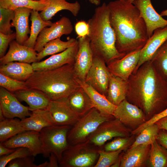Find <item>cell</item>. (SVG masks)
<instances>
[{
	"label": "cell",
	"mask_w": 167,
	"mask_h": 167,
	"mask_svg": "<svg viewBox=\"0 0 167 167\" xmlns=\"http://www.w3.org/2000/svg\"><path fill=\"white\" fill-rule=\"evenodd\" d=\"M25 131L40 132L43 128L55 125L49 111L46 108L32 111L28 117L21 120Z\"/></svg>",
	"instance_id": "obj_23"
},
{
	"label": "cell",
	"mask_w": 167,
	"mask_h": 167,
	"mask_svg": "<svg viewBox=\"0 0 167 167\" xmlns=\"http://www.w3.org/2000/svg\"><path fill=\"white\" fill-rule=\"evenodd\" d=\"M157 142L167 149V131L160 129L156 138Z\"/></svg>",
	"instance_id": "obj_46"
},
{
	"label": "cell",
	"mask_w": 167,
	"mask_h": 167,
	"mask_svg": "<svg viewBox=\"0 0 167 167\" xmlns=\"http://www.w3.org/2000/svg\"><path fill=\"white\" fill-rule=\"evenodd\" d=\"M135 136L132 135L129 137H116L105 145L104 150L107 152L126 150L133 143L135 139Z\"/></svg>",
	"instance_id": "obj_38"
},
{
	"label": "cell",
	"mask_w": 167,
	"mask_h": 167,
	"mask_svg": "<svg viewBox=\"0 0 167 167\" xmlns=\"http://www.w3.org/2000/svg\"><path fill=\"white\" fill-rule=\"evenodd\" d=\"M14 16V10L0 7V32L5 34L13 33L10 21Z\"/></svg>",
	"instance_id": "obj_40"
},
{
	"label": "cell",
	"mask_w": 167,
	"mask_h": 167,
	"mask_svg": "<svg viewBox=\"0 0 167 167\" xmlns=\"http://www.w3.org/2000/svg\"><path fill=\"white\" fill-rule=\"evenodd\" d=\"M111 75L105 61L99 57L94 56L92 65L84 81L106 96Z\"/></svg>",
	"instance_id": "obj_9"
},
{
	"label": "cell",
	"mask_w": 167,
	"mask_h": 167,
	"mask_svg": "<svg viewBox=\"0 0 167 167\" xmlns=\"http://www.w3.org/2000/svg\"><path fill=\"white\" fill-rule=\"evenodd\" d=\"M79 42L64 51L52 55L47 59L32 63L34 71L51 70L66 64H74L79 49Z\"/></svg>",
	"instance_id": "obj_17"
},
{
	"label": "cell",
	"mask_w": 167,
	"mask_h": 167,
	"mask_svg": "<svg viewBox=\"0 0 167 167\" xmlns=\"http://www.w3.org/2000/svg\"><path fill=\"white\" fill-rule=\"evenodd\" d=\"M15 32L5 34L0 32V58L6 54V50L10 44L16 39Z\"/></svg>",
	"instance_id": "obj_44"
},
{
	"label": "cell",
	"mask_w": 167,
	"mask_h": 167,
	"mask_svg": "<svg viewBox=\"0 0 167 167\" xmlns=\"http://www.w3.org/2000/svg\"><path fill=\"white\" fill-rule=\"evenodd\" d=\"M0 86L11 92L25 90L28 88L25 82L19 81L0 73Z\"/></svg>",
	"instance_id": "obj_39"
},
{
	"label": "cell",
	"mask_w": 167,
	"mask_h": 167,
	"mask_svg": "<svg viewBox=\"0 0 167 167\" xmlns=\"http://www.w3.org/2000/svg\"><path fill=\"white\" fill-rule=\"evenodd\" d=\"M49 3V0H0V7L13 10L19 7H26L41 11L48 7Z\"/></svg>",
	"instance_id": "obj_32"
},
{
	"label": "cell",
	"mask_w": 167,
	"mask_h": 167,
	"mask_svg": "<svg viewBox=\"0 0 167 167\" xmlns=\"http://www.w3.org/2000/svg\"><path fill=\"white\" fill-rule=\"evenodd\" d=\"M147 166L167 167V149L156 139L151 144Z\"/></svg>",
	"instance_id": "obj_33"
},
{
	"label": "cell",
	"mask_w": 167,
	"mask_h": 167,
	"mask_svg": "<svg viewBox=\"0 0 167 167\" xmlns=\"http://www.w3.org/2000/svg\"><path fill=\"white\" fill-rule=\"evenodd\" d=\"M92 4L96 6H98L100 4L101 0H89Z\"/></svg>",
	"instance_id": "obj_50"
},
{
	"label": "cell",
	"mask_w": 167,
	"mask_h": 167,
	"mask_svg": "<svg viewBox=\"0 0 167 167\" xmlns=\"http://www.w3.org/2000/svg\"><path fill=\"white\" fill-rule=\"evenodd\" d=\"M127 89V81L111 74L106 97L117 106L126 99Z\"/></svg>",
	"instance_id": "obj_27"
},
{
	"label": "cell",
	"mask_w": 167,
	"mask_h": 167,
	"mask_svg": "<svg viewBox=\"0 0 167 167\" xmlns=\"http://www.w3.org/2000/svg\"><path fill=\"white\" fill-rule=\"evenodd\" d=\"M160 129L156 123L147 127L137 135V136L129 148L142 144H151L156 139Z\"/></svg>",
	"instance_id": "obj_36"
},
{
	"label": "cell",
	"mask_w": 167,
	"mask_h": 167,
	"mask_svg": "<svg viewBox=\"0 0 167 167\" xmlns=\"http://www.w3.org/2000/svg\"><path fill=\"white\" fill-rule=\"evenodd\" d=\"M77 80L88 96L94 108L103 114L113 115L116 106L110 102L106 96L98 92L84 81L77 78Z\"/></svg>",
	"instance_id": "obj_24"
},
{
	"label": "cell",
	"mask_w": 167,
	"mask_h": 167,
	"mask_svg": "<svg viewBox=\"0 0 167 167\" xmlns=\"http://www.w3.org/2000/svg\"><path fill=\"white\" fill-rule=\"evenodd\" d=\"M123 151L107 152L101 148L98 150L99 156L93 167H109L118 160Z\"/></svg>",
	"instance_id": "obj_37"
},
{
	"label": "cell",
	"mask_w": 167,
	"mask_h": 167,
	"mask_svg": "<svg viewBox=\"0 0 167 167\" xmlns=\"http://www.w3.org/2000/svg\"><path fill=\"white\" fill-rule=\"evenodd\" d=\"M160 129H163L167 131V116L162 118L156 123Z\"/></svg>",
	"instance_id": "obj_49"
},
{
	"label": "cell",
	"mask_w": 167,
	"mask_h": 167,
	"mask_svg": "<svg viewBox=\"0 0 167 167\" xmlns=\"http://www.w3.org/2000/svg\"><path fill=\"white\" fill-rule=\"evenodd\" d=\"M151 144H142L129 148L121 154L120 167L147 166Z\"/></svg>",
	"instance_id": "obj_20"
},
{
	"label": "cell",
	"mask_w": 167,
	"mask_h": 167,
	"mask_svg": "<svg viewBox=\"0 0 167 167\" xmlns=\"http://www.w3.org/2000/svg\"><path fill=\"white\" fill-rule=\"evenodd\" d=\"M78 41L79 49L73 65L74 70L77 78L85 81L92 65L94 56L88 36L79 38Z\"/></svg>",
	"instance_id": "obj_12"
},
{
	"label": "cell",
	"mask_w": 167,
	"mask_h": 167,
	"mask_svg": "<svg viewBox=\"0 0 167 167\" xmlns=\"http://www.w3.org/2000/svg\"><path fill=\"white\" fill-rule=\"evenodd\" d=\"M67 100L72 109L80 117L94 108L88 96L81 87L72 93Z\"/></svg>",
	"instance_id": "obj_28"
},
{
	"label": "cell",
	"mask_w": 167,
	"mask_h": 167,
	"mask_svg": "<svg viewBox=\"0 0 167 167\" xmlns=\"http://www.w3.org/2000/svg\"><path fill=\"white\" fill-rule=\"evenodd\" d=\"M75 28L77 37H83L88 36L89 33V26L88 22L83 20L77 22L75 24Z\"/></svg>",
	"instance_id": "obj_45"
},
{
	"label": "cell",
	"mask_w": 167,
	"mask_h": 167,
	"mask_svg": "<svg viewBox=\"0 0 167 167\" xmlns=\"http://www.w3.org/2000/svg\"><path fill=\"white\" fill-rule=\"evenodd\" d=\"M49 158V161L48 162L47 167H59L58 159L54 153H51Z\"/></svg>",
	"instance_id": "obj_47"
},
{
	"label": "cell",
	"mask_w": 167,
	"mask_h": 167,
	"mask_svg": "<svg viewBox=\"0 0 167 167\" xmlns=\"http://www.w3.org/2000/svg\"><path fill=\"white\" fill-rule=\"evenodd\" d=\"M166 81H167V80H166Z\"/></svg>",
	"instance_id": "obj_54"
},
{
	"label": "cell",
	"mask_w": 167,
	"mask_h": 167,
	"mask_svg": "<svg viewBox=\"0 0 167 167\" xmlns=\"http://www.w3.org/2000/svg\"><path fill=\"white\" fill-rule=\"evenodd\" d=\"M67 98L50 101L46 108L55 125L72 126L80 118L72 109Z\"/></svg>",
	"instance_id": "obj_15"
},
{
	"label": "cell",
	"mask_w": 167,
	"mask_h": 167,
	"mask_svg": "<svg viewBox=\"0 0 167 167\" xmlns=\"http://www.w3.org/2000/svg\"><path fill=\"white\" fill-rule=\"evenodd\" d=\"M73 28L69 19L63 16L60 19L52 23L49 27L44 28L39 34L34 49L38 53L40 52L45 45L49 41L60 38L64 35L71 34Z\"/></svg>",
	"instance_id": "obj_11"
},
{
	"label": "cell",
	"mask_w": 167,
	"mask_h": 167,
	"mask_svg": "<svg viewBox=\"0 0 167 167\" xmlns=\"http://www.w3.org/2000/svg\"><path fill=\"white\" fill-rule=\"evenodd\" d=\"M113 116L132 131L147 121L143 111L126 99L116 106Z\"/></svg>",
	"instance_id": "obj_10"
},
{
	"label": "cell",
	"mask_w": 167,
	"mask_h": 167,
	"mask_svg": "<svg viewBox=\"0 0 167 167\" xmlns=\"http://www.w3.org/2000/svg\"></svg>",
	"instance_id": "obj_55"
},
{
	"label": "cell",
	"mask_w": 167,
	"mask_h": 167,
	"mask_svg": "<svg viewBox=\"0 0 167 167\" xmlns=\"http://www.w3.org/2000/svg\"><path fill=\"white\" fill-rule=\"evenodd\" d=\"M132 3L138 10L140 16L145 22L149 38L155 30L167 26V20L156 12L151 0H133Z\"/></svg>",
	"instance_id": "obj_13"
},
{
	"label": "cell",
	"mask_w": 167,
	"mask_h": 167,
	"mask_svg": "<svg viewBox=\"0 0 167 167\" xmlns=\"http://www.w3.org/2000/svg\"><path fill=\"white\" fill-rule=\"evenodd\" d=\"M16 148H11L0 143V156L9 154L15 151Z\"/></svg>",
	"instance_id": "obj_48"
},
{
	"label": "cell",
	"mask_w": 167,
	"mask_h": 167,
	"mask_svg": "<svg viewBox=\"0 0 167 167\" xmlns=\"http://www.w3.org/2000/svg\"><path fill=\"white\" fill-rule=\"evenodd\" d=\"M32 10L26 7H19L15 10V16L11 24L16 30L15 41L24 45L29 37L30 30L29 25V17Z\"/></svg>",
	"instance_id": "obj_22"
},
{
	"label": "cell",
	"mask_w": 167,
	"mask_h": 167,
	"mask_svg": "<svg viewBox=\"0 0 167 167\" xmlns=\"http://www.w3.org/2000/svg\"><path fill=\"white\" fill-rule=\"evenodd\" d=\"M24 131L21 120L17 118H6L0 122V143Z\"/></svg>",
	"instance_id": "obj_34"
},
{
	"label": "cell",
	"mask_w": 167,
	"mask_h": 167,
	"mask_svg": "<svg viewBox=\"0 0 167 167\" xmlns=\"http://www.w3.org/2000/svg\"><path fill=\"white\" fill-rule=\"evenodd\" d=\"M78 41V40L74 38H70L66 41L61 40L60 38L51 40L47 43L42 49L37 54V61H40L47 56L62 52L74 45Z\"/></svg>",
	"instance_id": "obj_30"
},
{
	"label": "cell",
	"mask_w": 167,
	"mask_h": 167,
	"mask_svg": "<svg viewBox=\"0 0 167 167\" xmlns=\"http://www.w3.org/2000/svg\"><path fill=\"white\" fill-rule=\"evenodd\" d=\"M34 0L36 1H41L44 0Z\"/></svg>",
	"instance_id": "obj_53"
},
{
	"label": "cell",
	"mask_w": 167,
	"mask_h": 167,
	"mask_svg": "<svg viewBox=\"0 0 167 167\" xmlns=\"http://www.w3.org/2000/svg\"><path fill=\"white\" fill-rule=\"evenodd\" d=\"M141 49L127 54L122 58L107 64L110 73L128 81L137 65Z\"/></svg>",
	"instance_id": "obj_18"
},
{
	"label": "cell",
	"mask_w": 167,
	"mask_h": 167,
	"mask_svg": "<svg viewBox=\"0 0 167 167\" xmlns=\"http://www.w3.org/2000/svg\"><path fill=\"white\" fill-rule=\"evenodd\" d=\"M157 71L167 79V39L158 48L150 60Z\"/></svg>",
	"instance_id": "obj_35"
},
{
	"label": "cell",
	"mask_w": 167,
	"mask_h": 167,
	"mask_svg": "<svg viewBox=\"0 0 167 167\" xmlns=\"http://www.w3.org/2000/svg\"><path fill=\"white\" fill-rule=\"evenodd\" d=\"M96 146L88 141L69 145L63 152L59 166L61 167H94L98 158V150Z\"/></svg>",
	"instance_id": "obj_5"
},
{
	"label": "cell",
	"mask_w": 167,
	"mask_h": 167,
	"mask_svg": "<svg viewBox=\"0 0 167 167\" xmlns=\"http://www.w3.org/2000/svg\"><path fill=\"white\" fill-rule=\"evenodd\" d=\"M30 20L31 26L30 36L24 45L34 48L37 38L41 31L45 28L50 26L52 23L50 20L45 21L41 17L38 11L32 10Z\"/></svg>",
	"instance_id": "obj_31"
},
{
	"label": "cell",
	"mask_w": 167,
	"mask_h": 167,
	"mask_svg": "<svg viewBox=\"0 0 167 167\" xmlns=\"http://www.w3.org/2000/svg\"><path fill=\"white\" fill-rule=\"evenodd\" d=\"M132 131L118 119L114 118L102 123L87 141L101 147L106 141L113 138L131 136Z\"/></svg>",
	"instance_id": "obj_8"
},
{
	"label": "cell",
	"mask_w": 167,
	"mask_h": 167,
	"mask_svg": "<svg viewBox=\"0 0 167 167\" xmlns=\"http://www.w3.org/2000/svg\"><path fill=\"white\" fill-rule=\"evenodd\" d=\"M48 7L40 13L41 18L45 21L50 20L58 12L62 10L70 11L74 16L78 15L80 5L77 1L70 3L66 0H49Z\"/></svg>",
	"instance_id": "obj_29"
},
{
	"label": "cell",
	"mask_w": 167,
	"mask_h": 167,
	"mask_svg": "<svg viewBox=\"0 0 167 167\" xmlns=\"http://www.w3.org/2000/svg\"><path fill=\"white\" fill-rule=\"evenodd\" d=\"M109 11L105 2L96 8L88 21V36L93 56L103 59L106 64L126 55L120 53L116 47V36L109 20Z\"/></svg>",
	"instance_id": "obj_4"
},
{
	"label": "cell",
	"mask_w": 167,
	"mask_h": 167,
	"mask_svg": "<svg viewBox=\"0 0 167 167\" xmlns=\"http://www.w3.org/2000/svg\"><path fill=\"white\" fill-rule=\"evenodd\" d=\"M167 116V108L161 112L153 116L135 129L132 131L131 135H138L143 130L147 127L155 123L160 119Z\"/></svg>",
	"instance_id": "obj_43"
},
{
	"label": "cell",
	"mask_w": 167,
	"mask_h": 167,
	"mask_svg": "<svg viewBox=\"0 0 167 167\" xmlns=\"http://www.w3.org/2000/svg\"><path fill=\"white\" fill-rule=\"evenodd\" d=\"M114 118L113 115L103 114L93 108L71 126L67 134L69 144L86 141L102 123Z\"/></svg>",
	"instance_id": "obj_6"
},
{
	"label": "cell",
	"mask_w": 167,
	"mask_h": 167,
	"mask_svg": "<svg viewBox=\"0 0 167 167\" xmlns=\"http://www.w3.org/2000/svg\"><path fill=\"white\" fill-rule=\"evenodd\" d=\"M74 64L48 70L34 71L26 81L28 88L43 93L50 101L66 98L81 87L77 80Z\"/></svg>",
	"instance_id": "obj_3"
},
{
	"label": "cell",
	"mask_w": 167,
	"mask_h": 167,
	"mask_svg": "<svg viewBox=\"0 0 167 167\" xmlns=\"http://www.w3.org/2000/svg\"><path fill=\"white\" fill-rule=\"evenodd\" d=\"M167 39V26L155 30L152 36L141 49L139 61L133 73L135 72L143 63L150 60L157 50Z\"/></svg>",
	"instance_id": "obj_21"
},
{
	"label": "cell",
	"mask_w": 167,
	"mask_h": 167,
	"mask_svg": "<svg viewBox=\"0 0 167 167\" xmlns=\"http://www.w3.org/2000/svg\"><path fill=\"white\" fill-rule=\"evenodd\" d=\"M107 5L118 51L126 55L142 49L149 38L145 23L138 10L128 0L111 1Z\"/></svg>",
	"instance_id": "obj_2"
},
{
	"label": "cell",
	"mask_w": 167,
	"mask_h": 167,
	"mask_svg": "<svg viewBox=\"0 0 167 167\" xmlns=\"http://www.w3.org/2000/svg\"><path fill=\"white\" fill-rule=\"evenodd\" d=\"M19 100L26 102L30 111L46 109L50 100L42 92L28 88L16 92L14 94Z\"/></svg>",
	"instance_id": "obj_25"
},
{
	"label": "cell",
	"mask_w": 167,
	"mask_h": 167,
	"mask_svg": "<svg viewBox=\"0 0 167 167\" xmlns=\"http://www.w3.org/2000/svg\"><path fill=\"white\" fill-rule=\"evenodd\" d=\"M161 16H167V9L163 11L160 14Z\"/></svg>",
	"instance_id": "obj_52"
},
{
	"label": "cell",
	"mask_w": 167,
	"mask_h": 167,
	"mask_svg": "<svg viewBox=\"0 0 167 167\" xmlns=\"http://www.w3.org/2000/svg\"><path fill=\"white\" fill-rule=\"evenodd\" d=\"M34 71L32 64L19 62H12L1 65L0 73L16 80L25 82Z\"/></svg>",
	"instance_id": "obj_26"
},
{
	"label": "cell",
	"mask_w": 167,
	"mask_h": 167,
	"mask_svg": "<svg viewBox=\"0 0 167 167\" xmlns=\"http://www.w3.org/2000/svg\"><path fill=\"white\" fill-rule=\"evenodd\" d=\"M9 46L7 52L0 58V65L12 62L30 64L37 62V53L34 48L21 45L14 40Z\"/></svg>",
	"instance_id": "obj_19"
},
{
	"label": "cell",
	"mask_w": 167,
	"mask_h": 167,
	"mask_svg": "<svg viewBox=\"0 0 167 167\" xmlns=\"http://www.w3.org/2000/svg\"><path fill=\"white\" fill-rule=\"evenodd\" d=\"M0 109L6 118H17L22 119L31 114L28 107L22 104L14 94L1 87Z\"/></svg>",
	"instance_id": "obj_14"
},
{
	"label": "cell",
	"mask_w": 167,
	"mask_h": 167,
	"mask_svg": "<svg viewBox=\"0 0 167 167\" xmlns=\"http://www.w3.org/2000/svg\"><path fill=\"white\" fill-rule=\"evenodd\" d=\"M34 157L33 156L20 157L13 160L7 164L8 167H37L34 163Z\"/></svg>",
	"instance_id": "obj_42"
},
{
	"label": "cell",
	"mask_w": 167,
	"mask_h": 167,
	"mask_svg": "<svg viewBox=\"0 0 167 167\" xmlns=\"http://www.w3.org/2000/svg\"><path fill=\"white\" fill-rule=\"evenodd\" d=\"M11 148L24 147L29 149L35 156L42 153L40 132L25 131L21 132L2 143Z\"/></svg>",
	"instance_id": "obj_16"
},
{
	"label": "cell",
	"mask_w": 167,
	"mask_h": 167,
	"mask_svg": "<svg viewBox=\"0 0 167 167\" xmlns=\"http://www.w3.org/2000/svg\"><path fill=\"white\" fill-rule=\"evenodd\" d=\"M5 118L2 110L0 109V122L4 120Z\"/></svg>",
	"instance_id": "obj_51"
},
{
	"label": "cell",
	"mask_w": 167,
	"mask_h": 167,
	"mask_svg": "<svg viewBox=\"0 0 167 167\" xmlns=\"http://www.w3.org/2000/svg\"><path fill=\"white\" fill-rule=\"evenodd\" d=\"M72 126L54 125L45 127L40 132L43 156L49 157L51 153L58 159V163L62 154L69 145L67 134Z\"/></svg>",
	"instance_id": "obj_7"
},
{
	"label": "cell",
	"mask_w": 167,
	"mask_h": 167,
	"mask_svg": "<svg viewBox=\"0 0 167 167\" xmlns=\"http://www.w3.org/2000/svg\"><path fill=\"white\" fill-rule=\"evenodd\" d=\"M126 99L140 109L148 120L167 108V82L151 60L142 64L128 80Z\"/></svg>",
	"instance_id": "obj_1"
},
{
	"label": "cell",
	"mask_w": 167,
	"mask_h": 167,
	"mask_svg": "<svg viewBox=\"0 0 167 167\" xmlns=\"http://www.w3.org/2000/svg\"><path fill=\"white\" fill-rule=\"evenodd\" d=\"M33 156L31 151L28 148L24 147L17 148L12 153L0 156V167H5L11 161L16 159Z\"/></svg>",
	"instance_id": "obj_41"
}]
</instances>
